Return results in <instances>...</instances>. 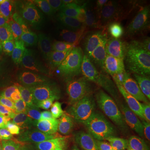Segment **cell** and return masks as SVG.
<instances>
[{
    "mask_svg": "<svg viewBox=\"0 0 150 150\" xmlns=\"http://www.w3.org/2000/svg\"><path fill=\"white\" fill-rule=\"evenodd\" d=\"M4 99L16 111L23 110L29 93V82L25 80H16L8 82L2 85Z\"/></svg>",
    "mask_w": 150,
    "mask_h": 150,
    "instance_id": "cell-16",
    "label": "cell"
},
{
    "mask_svg": "<svg viewBox=\"0 0 150 150\" xmlns=\"http://www.w3.org/2000/svg\"><path fill=\"white\" fill-rule=\"evenodd\" d=\"M30 8L24 1L10 0L0 10V28L17 40L21 38L28 27Z\"/></svg>",
    "mask_w": 150,
    "mask_h": 150,
    "instance_id": "cell-7",
    "label": "cell"
},
{
    "mask_svg": "<svg viewBox=\"0 0 150 150\" xmlns=\"http://www.w3.org/2000/svg\"><path fill=\"white\" fill-rule=\"evenodd\" d=\"M36 150H83L72 145L66 144L59 142H52L48 141L45 143H42L37 148Z\"/></svg>",
    "mask_w": 150,
    "mask_h": 150,
    "instance_id": "cell-18",
    "label": "cell"
},
{
    "mask_svg": "<svg viewBox=\"0 0 150 150\" xmlns=\"http://www.w3.org/2000/svg\"><path fill=\"white\" fill-rule=\"evenodd\" d=\"M16 47L21 55L28 80L36 81L40 79L44 68L43 54L23 35L16 42Z\"/></svg>",
    "mask_w": 150,
    "mask_h": 150,
    "instance_id": "cell-10",
    "label": "cell"
},
{
    "mask_svg": "<svg viewBox=\"0 0 150 150\" xmlns=\"http://www.w3.org/2000/svg\"><path fill=\"white\" fill-rule=\"evenodd\" d=\"M4 101V94H3V91H2V86L0 84V104H2Z\"/></svg>",
    "mask_w": 150,
    "mask_h": 150,
    "instance_id": "cell-21",
    "label": "cell"
},
{
    "mask_svg": "<svg viewBox=\"0 0 150 150\" xmlns=\"http://www.w3.org/2000/svg\"><path fill=\"white\" fill-rule=\"evenodd\" d=\"M30 11L34 13L36 24H33L53 45L70 58L83 54L89 43L88 33L64 2L40 5Z\"/></svg>",
    "mask_w": 150,
    "mask_h": 150,
    "instance_id": "cell-1",
    "label": "cell"
},
{
    "mask_svg": "<svg viewBox=\"0 0 150 150\" xmlns=\"http://www.w3.org/2000/svg\"><path fill=\"white\" fill-rule=\"evenodd\" d=\"M45 134L63 144L95 149L96 140L75 115L65 99L52 98L42 124Z\"/></svg>",
    "mask_w": 150,
    "mask_h": 150,
    "instance_id": "cell-2",
    "label": "cell"
},
{
    "mask_svg": "<svg viewBox=\"0 0 150 150\" xmlns=\"http://www.w3.org/2000/svg\"><path fill=\"white\" fill-rule=\"evenodd\" d=\"M149 93V89L130 83L111 82L104 88L103 100L125 104L141 100Z\"/></svg>",
    "mask_w": 150,
    "mask_h": 150,
    "instance_id": "cell-9",
    "label": "cell"
},
{
    "mask_svg": "<svg viewBox=\"0 0 150 150\" xmlns=\"http://www.w3.org/2000/svg\"><path fill=\"white\" fill-rule=\"evenodd\" d=\"M28 79L21 55L16 46L0 53V84Z\"/></svg>",
    "mask_w": 150,
    "mask_h": 150,
    "instance_id": "cell-13",
    "label": "cell"
},
{
    "mask_svg": "<svg viewBox=\"0 0 150 150\" xmlns=\"http://www.w3.org/2000/svg\"><path fill=\"white\" fill-rule=\"evenodd\" d=\"M9 1L10 0H0V10L4 7V6H6L8 3H9Z\"/></svg>",
    "mask_w": 150,
    "mask_h": 150,
    "instance_id": "cell-20",
    "label": "cell"
},
{
    "mask_svg": "<svg viewBox=\"0 0 150 150\" xmlns=\"http://www.w3.org/2000/svg\"><path fill=\"white\" fill-rule=\"evenodd\" d=\"M143 99L125 104L103 103L94 119L99 137L102 139H108L113 135L115 136Z\"/></svg>",
    "mask_w": 150,
    "mask_h": 150,
    "instance_id": "cell-5",
    "label": "cell"
},
{
    "mask_svg": "<svg viewBox=\"0 0 150 150\" xmlns=\"http://www.w3.org/2000/svg\"><path fill=\"white\" fill-rule=\"evenodd\" d=\"M114 137L124 150H150V93Z\"/></svg>",
    "mask_w": 150,
    "mask_h": 150,
    "instance_id": "cell-3",
    "label": "cell"
},
{
    "mask_svg": "<svg viewBox=\"0 0 150 150\" xmlns=\"http://www.w3.org/2000/svg\"><path fill=\"white\" fill-rule=\"evenodd\" d=\"M52 97L48 86L42 79L29 82V93L23 108V117L33 129L42 127Z\"/></svg>",
    "mask_w": 150,
    "mask_h": 150,
    "instance_id": "cell-6",
    "label": "cell"
},
{
    "mask_svg": "<svg viewBox=\"0 0 150 150\" xmlns=\"http://www.w3.org/2000/svg\"><path fill=\"white\" fill-rule=\"evenodd\" d=\"M119 26L131 32L150 36V4L128 8L120 19Z\"/></svg>",
    "mask_w": 150,
    "mask_h": 150,
    "instance_id": "cell-15",
    "label": "cell"
},
{
    "mask_svg": "<svg viewBox=\"0 0 150 150\" xmlns=\"http://www.w3.org/2000/svg\"><path fill=\"white\" fill-rule=\"evenodd\" d=\"M75 73V88L78 98L87 117L94 121L104 102V88L101 78L94 70L84 66L79 67Z\"/></svg>",
    "mask_w": 150,
    "mask_h": 150,
    "instance_id": "cell-4",
    "label": "cell"
},
{
    "mask_svg": "<svg viewBox=\"0 0 150 150\" xmlns=\"http://www.w3.org/2000/svg\"><path fill=\"white\" fill-rule=\"evenodd\" d=\"M119 70L123 78L130 83L150 91V61L127 59L122 63Z\"/></svg>",
    "mask_w": 150,
    "mask_h": 150,
    "instance_id": "cell-14",
    "label": "cell"
},
{
    "mask_svg": "<svg viewBox=\"0 0 150 150\" xmlns=\"http://www.w3.org/2000/svg\"><path fill=\"white\" fill-rule=\"evenodd\" d=\"M93 2L109 25L120 20L129 8L126 2L121 0H93Z\"/></svg>",
    "mask_w": 150,
    "mask_h": 150,
    "instance_id": "cell-17",
    "label": "cell"
},
{
    "mask_svg": "<svg viewBox=\"0 0 150 150\" xmlns=\"http://www.w3.org/2000/svg\"><path fill=\"white\" fill-rule=\"evenodd\" d=\"M13 46H16V40L0 28V53L5 52Z\"/></svg>",
    "mask_w": 150,
    "mask_h": 150,
    "instance_id": "cell-19",
    "label": "cell"
},
{
    "mask_svg": "<svg viewBox=\"0 0 150 150\" xmlns=\"http://www.w3.org/2000/svg\"><path fill=\"white\" fill-rule=\"evenodd\" d=\"M64 4L76 16L88 27L96 31H103L109 24L104 19L93 0H69Z\"/></svg>",
    "mask_w": 150,
    "mask_h": 150,
    "instance_id": "cell-12",
    "label": "cell"
},
{
    "mask_svg": "<svg viewBox=\"0 0 150 150\" xmlns=\"http://www.w3.org/2000/svg\"><path fill=\"white\" fill-rule=\"evenodd\" d=\"M115 37L123 48L139 60L150 61V36L131 32L118 26Z\"/></svg>",
    "mask_w": 150,
    "mask_h": 150,
    "instance_id": "cell-11",
    "label": "cell"
},
{
    "mask_svg": "<svg viewBox=\"0 0 150 150\" xmlns=\"http://www.w3.org/2000/svg\"><path fill=\"white\" fill-rule=\"evenodd\" d=\"M40 79L46 83L50 93H65L71 91L75 86L76 73L72 67L58 59L44 64Z\"/></svg>",
    "mask_w": 150,
    "mask_h": 150,
    "instance_id": "cell-8",
    "label": "cell"
}]
</instances>
